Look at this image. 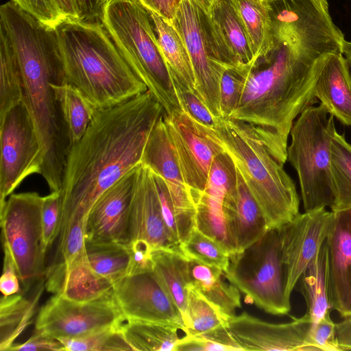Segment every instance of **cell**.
I'll use <instances>...</instances> for the list:
<instances>
[{
	"mask_svg": "<svg viewBox=\"0 0 351 351\" xmlns=\"http://www.w3.org/2000/svg\"><path fill=\"white\" fill-rule=\"evenodd\" d=\"M22 101L21 70L10 37L0 23V118Z\"/></svg>",
	"mask_w": 351,
	"mask_h": 351,
	"instance_id": "cell-34",
	"label": "cell"
},
{
	"mask_svg": "<svg viewBox=\"0 0 351 351\" xmlns=\"http://www.w3.org/2000/svg\"><path fill=\"white\" fill-rule=\"evenodd\" d=\"M149 12L171 79L195 90L193 66L182 36L172 23L152 12Z\"/></svg>",
	"mask_w": 351,
	"mask_h": 351,
	"instance_id": "cell-25",
	"label": "cell"
},
{
	"mask_svg": "<svg viewBox=\"0 0 351 351\" xmlns=\"http://www.w3.org/2000/svg\"><path fill=\"white\" fill-rule=\"evenodd\" d=\"M335 337L341 350H351V317L335 324Z\"/></svg>",
	"mask_w": 351,
	"mask_h": 351,
	"instance_id": "cell-52",
	"label": "cell"
},
{
	"mask_svg": "<svg viewBox=\"0 0 351 351\" xmlns=\"http://www.w3.org/2000/svg\"><path fill=\"white\" fill-rule=\"evenodd\" d=\"M182 253L188 258L226 271L230 255L217 241L195 228L185 241L180 245Z\"/></svg>",
	"mask_w": 351,
	"mask_h": 351,
	"instance_id": "cell-38",
	"label": "cell"
},
{
	"mask_svg": "<svg viewBox=\"0 0 351 351\" xmlns=\"http://www.w3.org/2000/svg\"><path fill=\"white\" fill-rule=\"evenodd\" d=\"M125 321L113 294L87 302L54 294L40 309L35 330L58 339H73L121 326Z\"/></svg>",
	"mask_w": 351,
	"mask_h": 351,
	"instance_id": "cell-12",
	"label": "cell"
},
{
	"mask_svg": "<svg viewBox=\"0 0 351 351\" xmlns=\"http://www.w3.org/2000/svg\"><path fill=\"white\" fill-rule=\"evenodd\" d=\"M99 20L134 73L170 114L182 109L149 11L138 0H108Z\"/></svg>",
	"mask_w": 351,
	"mask_h": 351,
	"instance_id": "cell-6",
	"label": "cell"
},
{
	"mask_svg": "<svg viewBox=\"0 0 351 351\" xmlns=\"http://www.w3.org/2000/svg\"><path fill=\"white\" fill-rule=\"evenodd\" d=\"M176 326L128 320L122 331L133 351H176L180 338Z\"/></svg>",
	"mask_w": 351,
	"mask_h": 351,
	"instance_id": "cell-33",
	"label": "cell"
},
{
	"mask_svg": "<svg viewBox=\"0 0 351 351\" xmlns=\"http://www.w3.org/2000/svg\"><path fill=\"white\" fill-rule=\"evenodd\" d=\"M313 322L305 313L285 324L261 320L245 312L230 316L228 329L244 350H308Z\"/></svg>",
	"mask_w": 351,
	"mask_h": 351,
	"instance_id": "cell-17",
	"label": "cell"
},
{
	"mask_svg": "<svg viewBox=\"0 0 351 351\" xmlns=\"http://www.w3.org/2000/svg\"><path fill=\"white\" fill-rule=\"evenodd\" d=\"M45 285L37 284L31 296L16 293L2 296L0 302V350L8 351L14 341L32 322Z\"/></svg>",
	"mask_w": 351,
	"mask_h": 351,
	"instance_id": "cell-26",
	"label": "cell"
},
{
	"mask_svg": "<svg viewBox=\"0 0 351 351\" xmlns=\"http://www.w3.org/2000/svg\"><path fill=\"white\" fill-rule=\"evenodd\" d=\"M245 29L253 60L267 56L274 46L270 5L263 0H231Z\"/></svg>",
	"mask_w": 351,
	"mask_h": 351,
	"instance_id": "cell-28",
	"label": "cell"
},
{
	"mask_svg": "<svg viewBox=\"0 0 351 351\" xmlns=\"http://www.w3.org/2000/svg\"><path fill=\"white\" fill-rule=\"evenodd\" d=\"M323 104L308 106L290 131L287 160L297 171L305 212L331 208L335 200L330 146L336 131L334 117Z\"/></svg>",
	"mask_w": 351,
	"mask_h": 351,
	"instance_id": "cell-7",
	"label": "cell"
},
{
	"mask_svg": "<svg viewBox=\"0 0 351 351\" xmlns=\"http://www.w3.org/2000/svg\"><path fill=\"white\" fill-rule=\"evenodd\" d=\"M113 295L126 321L184 327L180 311L154 270L123 277L113 284Z\"/></svg>",
	"mask_w": 351,
	"mask_h": 351,
	"instance_id": "cell-14",
	"label": "cell"
},
{
	"mask_svg": "<svg viewBox=\"0 0 351 351\" xmlns=\"http://www.w3.org/2000/svg\"><path fill=\"white\" fill-rule=\"evenodd\" d=\"M332 212L321 208L299 214L279 228L287 295L313 262L326 239Z\"/></svg>",
	"mask_w": 351,
	"mask_h": 351,
	"instance_id": "cell-16",
	"label": "cell"
},
{
	"mask_svg": "<svg viewBox=\"0 0 351 351\" xmlns=\"http://www.w3.org/2000/svg\"><path fill=\"white\" fill-rule=\"evenodd\" d=\"M154 176L167 230L173 243L180 247V242L176 213L167 186L161 177L155 173Z\"/></svg>",
	"mask_w": 351,
	"mask_h": 351,
	"instance_id": "cell-46",
	"label": "cell"
},
{
	"mask_svg": "<svg viewBox=\"0 0 351 351\" xmlns=\"http://www.w3.org/2000/svg\"><path fill=\"white\" fill-rule=\"evenodd\" d=\"M148 10L172 23L180 0H138Z\"/></svg>",
	"mask_w": 351,
	"mask_h": 351,
	"instance_id": "cell-50",
	"label": "cell"
},
{
	"mask_svg": "<svg viewBox=\"0 0 351 351\" xmlns=\"http://www.w3.org/2000/svg\"><path fill=\"white\" fill-rule=\"evenodd\" d=\"M163 115L149 134L141 163L165 182L173 204L182 243L195 228V207L170 143Z\"/></svg>",
	"mask_w": 351,
	"mask_h": 351,
	"instance_id": "cell-15",
	"label": "cell"
},
{
	"mask_svg": "<svg viewBox=\"0 0 351 351\" xmlns=\"http://www.w3.org/2000/svg\"><path fill=\"white\" fill-rule=\"evenodd\" d=\"M137 239L147 241L153 249L181 252L167 230L154 173L141 163L137 167L130 204V241Z\"/></svg>",
	"mask_w": 351,
	"mask_h": 351,
	"instance_id": "cell-20",
	"label": "cell"
},
{
	"mask_svg": "<svg viewBox=\"0 0 351 351\" xmlns=\"http://www.w3.org/2000/svg\"><path fill=\"white\" fill-rule=\"evenodd\" d=\"M189 269L190 284L193 289L228 317L235 315L236 309L241 306L239 291L223 280L221 269L189 258Z\"/></svg>",
	"mask_w": 351,
	"mask_h": 351,
	"instance_id": "cell-27",
	"label": "cell"
},
{
	"mask_svg": "<svg viewBox=\"0 0 351 351\" xmlns=\"http://www.w3.org/2000/svg\"><path fill=\"white\" fill-rule=\"evenodd\" d=\"M62 217V199L60 191H51L44 196L41 210L43 243L47 250L58 237Z\"/></svg>",
	"mask_w": 351,
	"mask_h": 351,
	"instance_id": "cell-43",
	"label": "cell"
},
{
	"mask_svg": "<svg viewBox=\"0 0 351 351\" xmlns=\"http://www.w3.org/2000/svg\"><path fill=\"white\" fill-rule=\"evenodd\" d=\"M223 206L227 227L235 245L236 253L252 245L269 230L261 209L237 168L236 182L226 193Z\"/></svg>",
	"mask_w": 351,
	"mask_h": 351,
	"instance_id": "cell-23",
	"label": "cell"
},
{
	"mask_svg": "<svg viewBox=\"0 0 351 351\" xmlns=\"http://www.w3.org/2000/svg\"><path fill=\"white\" fill-rule=\"evenodd\" d=\"M4 251L3 273L0 278V290L5 296L19 293V278L10 254Z\"/></svg>",
	"mask_w": 351,
	"mask_h": 351,
	"instance_id": "cell-49",
	"label": "cell"
},
{
	"mask_svg": "<svg viewBox=\"0 0 351 351\" xmlns=\"http://www.w3.org/2000/svg\"><path fill=\"white\" fill-rule=\"evenodd\" d=\"M21 8L52 28L66 17L55 0H12Z\"/></svg>",
	"mask_w": 351,
	"mask_h": 351,
	"instance_id": "cell-45",
	"label": "cell"
},
{
	"mask_svg": "<svg viewBox=\"0 0 351 351\" xmlns=\"http://www.w3.org/2000/svg\"><path fill=\"white\" fill-rule=\"evenodd\" d=\"M205 18L221 62L237 66L254 61L245 29L231 0H217Z\"/></svg>",
	"mask_w": 351,
	"mask_h": 351,
	"instance_id": "cell-22",
	"label": "cell"
},
{
	"mask_svg": "<svg viewBox=\"0 0 351 351\" xmlns=\"http://www.w3.org/2000/svg\"><path fill=\"white\" fill-rule=\"evenodd\" d=\"M122 325L102 329L80 337L59 340L62 343L64 351L132 350L125 340Z\"/></svg>",
	"mask_w": 351,
	"mask_h": 351,
	"instance_id": "cell-39",
	"label": "cell"
},
{
	"mask_svg": "<svg viewBox=\"0 0 351 351\" xmlns=\"http://www.w3.org/2000/svg\"><path fill=\"white\" fill-rule=\"evenodd\" d=\"M80 19L94 20L99 19L101 6L99 0H75Z\"/></svg>",
	"mask_w": 351,
	"mask_h": 351,
	"instance_id": "cell-51",
	"label": "cell"
},
{
	"mask_svg": "<svg viewBox=\"0 0 351 351\" xmlns=\"http://www.w3.org/2000/svg\"><path fill=\"white\" fill-rule=\"evenodd\" d=\"M43 199L36 192L12 193L0 206L3 250L12 256L19 280L27 288L45 273Z\"/></svg>",
	"mask_w": 351,
	"mask_h": 351,
	"instance_id": "cell-9",
	"label": "cell"
},
{
	"mask_svg": "<svg viewBox=\"0 0 351 351\" xmlns=\"http://www.w3.org/2000/svg\"><path fill=\"white\" fill-rule=\"evenodd\" d=\"M23 77V101L41 147L40 175L59 191L70 143L52 84L66 82L58 43L51 34L30 31L13 43Z\"/></svg>",
	"mask_w": 351,
	"mask_h": 351,
	"instance_id": "cell-3",
	"label": "cell"
},
{
	"mask_svg": "<svg viewBox=\"0 0 351 351\" xmlns=\"http://www.w3.org/2000/svg\"><path fill=\"white\" fill-rule=\"evenodd\" d=\"M274 46L254 64L240 101L228 119L252 125L282 165L296 118L316 101L324 55L342 53L346 40L324 4L301 1L272 16Z\"/></svg>",
	"mask_w": 351,
	"mask_h": 351,
	"instance_id": "cell-1",
	"label": "cell"
},
{
	"mask_svg": "<svg viewBox=\"0 0 351 351\" xmlns=\"http://www.w3.org/2000/svg\"><path fill=\"white\" fill-rule=\"evenodd\" d=\"M108 0H99V3L101 5V6L102 7V5L107 1Z\"/></svg>",
	"mask_w": 351,
	"mask_h": 351,
	"instance_id": "cell-57",
	"label": "cell"
},
{
	"mask_svg": "<svg viewBox=\"0 0 351 351\" xmlns=\"http://www.w3.org/2000/svg\"><path fill=\"white\" fill-rule=\"evenodd\" d=\"M171 82L181 108L199 124L215 128L218 118L211 113L196 91L183 86L173 78Z\"/></svg>",
	"mask_w": 351,
	"mask_h": 351,
	"instance_id": "cell-42",
	"label": "cell"
},
{
	"mask_svg": "<svg viewBox=\"0 0 351 351\" xmlns=\"http://www.w3.org/2000/svg\"><path fill=\"white\" fill-rule=\"evenodd\" d=\"M229 317L191 285L187 304L182 315L186 335H195L227 326Z\"/></svg>",
	"mask_w": 351,
	"mask_h": 351,
	"instance_id": "cell-37",
	"label": "cell"
},
{
	"mask_svg": "<svg viewBox=\"0 0 351 351\" xmlns=\"http://www.w3.org/2000/svg\"><path fill=\"white\" fill-rule=\"evenodd\" d=\"M255 61L246 64L229 66L220 82V110L221 117L228 119L240 101L247 79Z\"/></svg>",
	"mask_w": 351,
	"mask_h": 351,
	"instance_id": "cell-40",
	"label": "cell"
},
{
	"mask_svg": "<svg viewBox=\"0 0 351 351\" xmlns=\"http://www.w3.org/2000/svg\"><path fill=\"white\" fill-rule=\"evenodd\" d=\"M314 95L328 114L351 126V73L341 53L324 55Z\"/></svg>",
	"mask_w": 351,
	"mask_h": 351,
	"instance_id": "cell-24",
	"label": "cell"
},
{
	"mask_svg": "<svg viewBox=\"0 0 351 351\" xmlns=\"http://www.w3.org/2000/svg\"><path fill=\"white\" fill-rule=\"evenodd\" d=\"M137 167L95 201L86 219V241L130 243V204Z\"/></svg>",
	"mask_w": 351,
	"mask_h": 351,
	"instance_id": "cell-18",
	"label": "cell"
},
{
	"mask_svg": "<svg viewBox=\"0 0 351 351\" xmlns=\"http://www.w3.org/2000/svg\"><path fill=\"white\" fill-rule=\"evenodd\" d=\"M51 86L67 128L71 147L83 136L97 109L73 85L64 82L60 84H52Z\"/></svg>",
	"mask_w": 351,
	"mask_h": 351,
	"instance_id": "cell-31",
	"label": "cell"
},
{
	"mask_svg": "<svg viewBox=\"0 0 351 351\" xmlns=\"http://www.w3.org/2000/svg\"><path fill=\"white\" fill-rule=\"evenodd\" d=\"M0 206L28 176L40 173L41 147L21 103L0 118Z\"/></svg>",
	"mask_w": 351,
	"mask_h": 351,
	"instance_id": "cell-11",
	"label": "cell"
},
{
	"mask_svg": "<svg viewBox=\"0 0 351 351\" xmlns=\"http://www.w3.org/2000/svg\"><path fill=\"white\" fill-rule=\"evenodd\" d=\"M154 271L174 303L184 315L191 285L189 258L181 252L153 249Z\"/></svg>",
	"mask_w": 351,
	"mask_h": 351,
	"instance_id": "cell-29",
	"label": "cell"
},
{
	"mask_svg": "<svg viewBox=\"0 0 351 351\" xmlns=\"http://www.w3.org/2000/svg\"><path fill=\"white\" fill-rule=\"evenodd\" d=\"M214 130L256 202L269 229L279 228L299 214L293 180L271 154L254 128L231 119H217Z\"/></svg>",
	"mask_w": 351,
	"mask_h": 351,
	"instance_id": "cell-5",
	"label": "cell"
},
{
	"mask_svg": "<svg viewBox=\"0 0 351 351\" xmlns=\"http://www.w3.org/2000/svg\"><path fill=\"white\" fill-rule=\"evenodd\" d=\"M62 14L68 19H80L75 0H55Z\"/></svg>",
	"mask_w": 351,
	"mask_h": 351,
	"instance_id": "cell-53",
	"label": "cell"
},
{
	"mask_svg": "<svg viewBox=\"0 0 351 351\" xmlns=\"http://www.w3.org/2000/svg\"><path fill=\"white\" fill-rule=\"evenodd\" d=\"M189 192L195 207V228L222 245L230 256L236 254L224 215V197L206 191Z\"/></svg>",
	"mask_w": 351,
	"mask_h": 351,
	"instance_id": "cell-30",
	"label": "cell"
},
{
	"mask_svg": "<svg viewBox=\"0 0 351 351\" xmlns=\"http://www.w3.org/2000/svg\"><path fill=\"white\" fill-rule=\"evenodd\" d=\"M300 278L301 291L307 307L306 313L315 322L332 310L328 294L327 249L325 241L316 258Z\"/></svg>",
	"mask_w": 351,
	"mask_h": 351,
	"instance_id": "cell-32",
	"label": "cell"
},
{
	"mask_svg": "<svg viewBox=\"0 0 351 351\" xmlns=\"http://www.w3.org/2000/svg\"><path fill=\"white\" fill-rule=\"evenodd\" d=\"M64 351L62 343L45 332L35 330L34 333L22 343H14L8 351Z\"/></svg>",
	"mask_w": 351,
	"mask_h": 351,
	"instance_id": "cell-48",
	"label": "cell"
},
{
	"mask_svg": "<svg viewBox=\"0 0 351 351\" xmlns=\"http://www.w3.org/2000/svg\"><path fill=\"white\" fill-rule=\"evenodd\" d=\"M47 276V291L71 301L87 302L113 294V282L92 268L86 250L69 264L53 265Z\"/></svg>",
	"mask_w": 351,
	"mask_h": 351,
	"instance_id": "cell-21",
	"label": "cell"
},
{
	"mask_svg": "<svg viewBox=\"0 0 351 351\" xmlns=\"http://www.w3.org/2000/svg\"><path fill=\"white\" fill-rule=\"evenodd\" d=\"M330 171L335 194L331 210L351 208V145L337 130L331 141Z\"/></svg>",
	"mask_w": 351,
	"mask_h": 351,
	"instance_id": "cell-36",
	"label": "cell"
},
{
	"mask_svg": "<svg viewBox=\"0 0 351 351\" xmlns=\"http://www.w3.org/2000/svg\"><path fill=\"white\" fill-rule=\"evenodd\" d=\"M164 113L148 90L114 106L97 110L67 155L60 190L59 234L74 219L86 218L97 198L141 164L149 134Z\"/></svg>",
	"mask_w": 351,
	"mask_h": 351,
	"instance_id": "cell-2",
	"label": "cell"
},
{
	"mask_svg": "<svg viewBox=\"0 0 351 351\" xmlns=\"http://www.w3.org/2000/svg\"><path fill=\"white\" fill-rule=\"evenodd\" d=\"M342 54L348 64L351 73V42L345 40L342 46Z\"/></svg>",
	"mask_w": 351,
	"mask_h": 351,
	"instance_id": "cell-54",
	"label": "cell"
},
{
	"mask_svg": "<svg viewBox=\"0 0 351 351\" xmlns=\"http://www.w3.org/2000/svg\"><path fill=\"white\" fill-rule=\"evenodd\" d=\"M196 3L199 8L205 13L208 14L213 5L217 0H191Z\"/></svg>",
	"mask_w": 351,
	"mask_h": 351,
	"instance_id": "cell-55",
	"label": "cell"
},
{
	"mask_svg": "<svg viewBox=\"0 0 351 351\" xmlns=\"http://www.w3.org/2000/svg\"><path fill=\"white\" fill-rule=\"evenodd\" d=\"M225 278L250 303L274 315L291 310L287 295L279 228L269 229L243 251L230 256Z\"/></svg>",
	"mask_w": 351,
	"mask_h": 351,
	"instance_id": "cell-8",
	"label": "cell"
},
{
	"mask_svg": "<svg viewBox=\"0 0 351 351\" xmlns=\"http://www.w3.org/2000/svg\"><path fill=\"white\" fill-rule=\"evenodd\" d=\"M335 324L330 312L313 322L308 335V350L341 351L336 340Z\"/></svg>",
	"mask_w": 351,
	"mask_h": 351,
	"instance_id": "cell-44",
	"label": "cell"
},
{
	"mask_svg": "<svg viewBox=\"0 0 351 351\" xmlns=\"http://www.w3.org/2000/svg\"><path fill=\"white\" fill-rule=\"evenodd\" d=\"M332 212L325 241L328 294L332 308L347 318L351 317V208Z\"/></svg>",
	"mask_w": 351,
	"mask_h": 351,
	"instance_id": "cell-19",
	"label": "cell"
},
{
	"mask_svg": "<svg viewBox=\"0 0 351 351\" xmlns=\"http://www.w3.org/2000/svg\"><path fill=\"white\" fill-rule=\"evenodd\" d=\"M163 119L185 184L204 191L215 158L225 152L214 128L199 124L182 109L165 113Z\"/></svg>",
	"mask_w": 351,
	"mask_h": 351,
	"instance_id": "cell-13",
	"label": "cell"
},
{
	"mask_svg": "<svg viewBox=\"0 0 351 351\" xmlns=\"http://www.w3.org/2000/svg\"><path fill=\"white\" fill-rule=\"evenodd\" d=\"M85 250L92 268L113 284L128 275L130 267L128 244L86 241Z\"/></svg>",
	"mask_w": 351,
	"mask_h": 351,
	"instance_id": "cell-35",
	"label": "cell"
},
{
	"mask_svg": "<svg viewBox=\"0 0 351 351\" xmlns=\"http://www.w3.org/2000/svg\"><path fill=\"white\" fill-rule=\"evenodd\" d=\"M54 29L66 82L77 87L97 109L114 106L148 90L99 19L66 18Z\"/></svg>",
	"mask_w": 351,
	"mask_h": 351,
	"instance_id": "cell-4",
	"label": "cell"
},
{
	"mask_svg": "<svg viewBox=\"0 0 351 351\" xmlns=\"http://www.w3.org/2000/svg\"><path fill=\"white\" fill-rule=\"evenodd\" d=\"M263 1H264L265 2H266V3H269V4H270V3H273V2H275V1H278V0H263Z\"/></svg>",
	"mask_w": 351,
	"mask_h": 351,
	"instance_id": "cell-56",
	"label": "cell"
},
{
	"mask_svg": "<svg viewBox=\"0 0 351 351\" xmlns=\"http://www.w3.org/2000/svg\"><path fill=\"white\" fill-rule=\"evenodd\" d=\"M243 351L230 333L228 326L180 338L176 351Z\"/></svg>",
	"mask_w": 351,
	"mask_h": 351,
	"instance_id": "cell-41",
	"label": "cell"
},
{
	"mask_svg": "<svg viewBox=\"0 0 351 351\" xmlns=\"http://www.w3.org/2000/svg\"><path fill=\"white\" fill-rule=\"evenodd\" d=\"M187 48L195 76V89L211 113L221 117L220 82L226 69L208 32L205 13L191 0H180L172 22Z\"/></svg>",
	"mask_w": 351,
	"mask_h": 351,
	"instance_id": "cell-10",
	"label": "cell"
},
{
	"mask_svg": "<svg viewBox=\"0 0 351 351\" xmlns=\"http://www.w3.org/2000/svg\"><path fill=\"white\" fill-rule=\"evenodd\" d=\"M128 245L130 252L128 275L153 271L152 247L141 239L132 241Z\"/></svg>",
	"mask_w": 351,
	"mask_h": 351,
	"instance_id": "cell-47",
	"label": "cell"
}]
</instances>
